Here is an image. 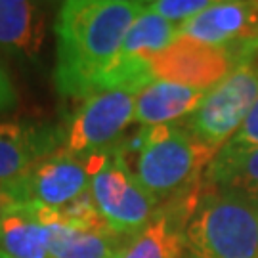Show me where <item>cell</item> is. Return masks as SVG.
Segmentation results:
<instances>
[{
	"instance_id": "cell-6",
	"label": "cell",
	"mask_w": 258,
	"mask_h": 258,
	"mask_svg": "<svg viewBox=\"0 0 258 258\" xmlns=\"http://www.w3.org/2000/svg\"><path fill=\"white\" fill-rule=\"evenodd\" d=\"M142 88L128 84L84 98L65 124V151L86 159L120 144V136L136 122V96Z\"/></svg>"
},
{
	"instance_id": "cell-19",
	"label": "cell",
	"mask_w": 258,
	"mask_h": 258,
	"mask_svg": "<svg viewBox=\"0 0 258 258\" xmlns=\"http://www.w3.org/2000/svg\"><path fill=\"white\" fill-rule=\"evenodd\" d=\"M18 105V92L14 88V83L10 81L6 69L0 65V113L12 111Z\"/></svg>"
},
{
	"instance_id": "cell-10",
	"label": "cell",
	"mask_w": 258,
	"mask_h": 258,
	"mask_svg": "<svg viewBox=\"0 0 258 258\" xmlns=\"http://www.w3.org/2000/svg\"><path fill=\"white\" fill-rule=\"evenodd\" d=\"M65 144V126L35 120H0V184L27 172Z\"/></svg>"
},
{
	"instance_id": "cell-2",
	"label": "cell",
	"mask_w": 258,
	"mask_h": 258,
	"mask_svg": "<svg viewBox=\"0 0 258 258\" xmlns=\"http://www.w3.org/2000/svg\"><path fill=\"white\" fill-rule=\"evenodd\" d=\"M134 149V172L140 184L159 203L191 194L197 180L205 176L212 155L180 124L142 126L130 140L122 142Z\"/></svg>"
},
{
	"instance_id": "cell-20",
	"label": "cell",
	"mask_w": 258,
	"mask_h": 258,
	"mask_svg": "<svg viewBox=\"0 0 258 258\" xmlns=\"http://www.w3.org/2000/svg\"><path fill=\"white\" fill-rule=\"evenodd\" d=\"M14 203L12 199L8 197V194H6V189H4V185L0 184V220H2V216H4V212L8 211V207Z\"/></svg>"
},
{
	"instance_id": "cell-5",
	"label": "cell",
	"mask_w": 258,
	"mask_h": 258,
	"mask_svg": "<svg viewBox=\"0 0 258 258\" xmlns=\"http://www.w3.org/2000/svg\"><path fill=\"white\" fill-rule=\"evenodd\" d=\"M237 63L207 92L184 128L212 155L241 128L258 100V40L237 50Z\"/></svg>"
},
{
	"instance_id": "cell-15",
	"label": "cell",
	"mask_w": 258,
	"mask_h": 258,
	"mask_svg": "<svg viewBox=\"0 0 258 258\" xmlns=\"http://www.w3.org/2000/svg\"><path fill=\"white\" fill-rule=\"evenodd\" d=\"M0 252L10 258H52L50 231L37 207L10 205L0 220Z\"/></svg>"
},
{
	"instance_id": "cell-16",
	"label": "cell",
	"mask_w": 258,
	"mask_h": 258,
	"mask_svg": "<svg viewBox=\"0 0 258 258\" xmlns=\"http://www.w3.org/2000/svg\"><path fill=\"white\" fill-rule=\"evenodd\" d=\"M205 184L207 189L237 195L258 207V148L237 155L216 153L205 170Z\"/></svg>"
},
{
	"instance_id": "cell-8",
	"label": "cell",
	"mask_w": 258,
	"mask_h": 258,
	"mask_svg": "<svg viewBox=\"0 0 258 258\" xmlns=\"http://www.w3.org/2000/svg\"><path fill=\"white\" fill-rule=\"evenodd\" d=\"M237 50L203 44L191 38H176L170 46L149 61L155 81L211 90L228 77L237 63Z\"/></svg>"
},
{
	"instance_id": "cell-17",
	"label": "cell",
	"mask_w": 258,
	"mask_h": 258,
	"mask_svg": "<svg viewBox=\"0 0 258 258\" xmlns=\"http://www.w3.org/2000/svg\"><path fill=\"white\" fill-rule=\"evenodd\" d=\"M148 4L161 18H165L166 21L180 27L182 23L189 21L197 14L209 8L212 0H155V2H148Z\"/></svg>"
},
{
	"instance_id": "cell-13",
	"label": "cell",
	"mask_w": 258,
	"mask_h": 258,
	"mask_svg": "<svg viewBox=\"0 0 258 258\" xmlns=\"http://www.w3.org/2000/svg\"><path fill=\"white\" fill-rule=\"evenodd\" d=\"M44 6L31 0H0V50L35 63L44 42Z\"/></svg>"
},
{
	"instance_id": "cell-21",
	"label": "cell",
	"mask_w": 258,
	"mask_h": 258,
	"mask_svg": "<svg viewBox=\"0 0 258 258\" xmlns=\"http://www.w3.org/2000/svg\"><path fill=\"white\" fill-rule=\"evenodd\" d=\"M0 258H10V256H6V254H4V252H0Z\"/></svg>"
},
{
	"instance_id": "cell-7",
	"label": "cell",
	"mask_w": 258,
	"mask_h": 258,
	"mask_svg": "<svg viewBox=\"0 0 258 258\" xmlns=\"http://www.w3.org/2000/svg\"><path fill=\"white\" fill-rule=\"evenodd\" d=\"M2 185L14 203L59 211L88 191L90 176L84 159L61 148Z\"/></svg>"
},
{
	"instance_id": "cell-11",
	"label": "cell",
	"mask_w": 258,
	"mask_h": 258,
	"mask_svg": "<svg viewBox=\"0 0 258 258\" xmlns=\"http://www.w3.org/2000/svg\"><path fill=\"white\" fill-rule=\"evenodd\" d=\"M199 195L172 199L168 209H159L138 235L130 237L117 258H185V224Z\"/></svg>"
},
{
	"instance_id": "cell-1",
	"label": "cell",
	"mask_w": 258,
	"mask_h": 258,
	"mask_svg": "<svg viewBox=\"0 0 258 258\" xmlns=\"http://www.w3.org/2000/svg\"><path fill=\"white\" fill-rule=\"evenodd\" d=\"M146 8L136 0H67L55 19V90L81 100L100 92L130 25Z\"/></svg>"
},
{
	"instance_id": "cell-3",
	"label": "cell",
	"mask_w": 258,
	"mask_h": 258,
	"mask_svg": "<svg viewBox=\"0 0 258 258\" xmlns=\"http://www.w3.org/2000/svg\"><path fill=\"white\" fill-rule=\"evenodd\" d=\"M189 258H258V207L207 189L185 224Z\"/></svg>"
},
{
	"instance_id": "cell-12",
	"label": "cell",
	"mask_w": 258,
	"mask_h": 258,
	"mask_svg": "<svg viewBox=\"0 0 258 258\" xmlns=\"http://www.w3.org/2000/svg\"><path fill=\"white\" fill-rule=\"evenodd\" d=\"M50 231L52 258H117L124 243L107 228H88L67 222L57 211L38 209Z\"/></svg>"
},
{
	"instance_id": "cell-14",
	"label": "cell",
	"mask_w": 258,
	"mask_h": 258,
	"mask_svg": "<svg viewBox=\"0 0 258 258\" xmlns=\"http://www.w3.org/2000/svg\"><path fill=\"white\" fill-rule=\"evenodd\" d=\"M209 90L184 84L151 81L136 96L134 119L142 126L174 124L176 120L194 115Z\"/></svg>"
},
{
	"instance_id": "cell-18",
	"label": "cell",
	"mask_w": 258,
	"mask_h": 258,
	"mask_svg": "<svg viewBox=\"0 0 258 258\" xmlns=\"http://www.w3.org/2000/svg\"><path fill=\"white\" fill-rule=\"evenodd\" d=\"M258 148V100L252 105L250 113L247 115L245 122L241 124V128L233 134V138L218 151L220 155H237L245 153L250 149Z\"/></svg>"
},
{
	"instance_id": "cell-9",
	"label": "cell",
	"mask_w": 258,
	"mask_h": 258,
	"mask_svg": "<svg viewBox=\"0 0 258 258\" xmlns=\"http://www.w3.org/2000/svg\"><path fill=\"white\" fill-rule=\"evenodd\" d=\"M178 38L239 50L258 40V2L212 0L209 8L178 27Z\"/></svg>"
},
{
	"instance_id": "cell-4",
	"label": "cell",
	"mask_w": 258,
	"mask_h": 258,
	"mask_svg": "<svg viewBox=\"0 0 258 258\" xmlns=\"http://www.w3.org/2000/svg\"><path fill=\"white\" fill-rule=\"evenodd\" d=\"M84 161L90 176L88 194L105 226L122 239L138 235L153 220L161 203L140 184L122 142Z\"/></svg>"
}]
</instances>
